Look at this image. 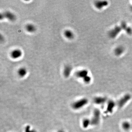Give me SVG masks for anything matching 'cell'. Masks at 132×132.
Masks as SVG:
<instances>
[{
	"label": "cell",
	"mask_w": 132,
	"mask_h": 132,
	"mask_svg": "<svg viewBox=\"0 0 132 132\" xmlns=\"http://www.w3.org/2000/svg\"><path fill=\"white\" fill-rule=\"evenodd\" d=\"M101 118L100 111L98 109H95L93 112V116L91 120V125L96 126L100 123Z\"/></svg>",
	"instance_id": "obj_1"
},
{
	"label": "cell",
	"mask_w": 132,
	"mask_h": 132,
	"mask_svg": "<svg viewBox=\"0 0 132 132\" xmlns=\"http://www.w3.org/2000/svg\"><path fill=\"white\" fill-rule=\"evenodd\" d=\"M88 100L87 98H83L73 103L72 107L73 109L78 110L86 105L88 103Z\"/></svg>",
	"instance_id": "obj_2"
},
{
	"label": "cell",
	"mask_w": 132,
	"mask_h": 132,
	"mask_svg": "<svg viewBox=\"0 0 132 132\" xmlns=\"http://www.w3.org/2000/svg\"><path fill=\"white\" fill-rule=\"evenodd\" d=\"M131 99V96L129 94H126L124 96L118 101L117 102L118 107L119 108L123 107Z\"/></svg>",
	"instance_id": "obj_3"
},
{
	"label": "cell",
	"mask_w": 132,
	"mask_h": 132,
	"mask_svg": "<svg viewBox=\"0 0 132 132\" xmlns=\"http://www.w3.org/2000/svg\"><path fill=\"white\" fill-rule=\"evenodd\" d=\"M116 103L114 101L110 100L107 102V108L105 111L106 113H111L116 107Z\"/></svg>",
	"instance_id": "obj_4"
},
{
	"label": "cell",
	"mask_w": 132,
	"mask_h": 132,
	"mask_svg": "<svg viewBox=\"0 0 132 132\" xmlns=\"http://www.w3.org/2000/svg\"><path fill=\"white\" fill-rule=\"evenodd\" d=\"M22 54L21 50L19 49H15L11 52L10 56L13 59H17L21 57Z\"/></svg>",
	"instance_id": "obj_5"
},
{
	"label": "cell",
	"mask_w": 132,
	"mask_h": 132,
	"mask_svg": "<svg viewBox=\"0 0 132 132\" xmlns=\"http://www.w3.org/2000/svg\"><path fill=\"white\" fill-rule=\"evenodd\" d=\"M5 18H6L11 21H15L16 19V16L15 14L10 11H5L3 13Z\"/></svg>",
	"instance_id": "obj_6"
},
{
	"label": "cell",
	"mask_w": 132,
	"mask_h": 132,
	"mask_svg": "<svg viewBox=\"0 0 132 132\" xmlns=\"http://www.w3.org/2000/svg\"><path fill=\"white\" fill-rule=\"evenodd\" d=\"M107 100V97L105 96H97L94 99V102L96 104L102 105L106 103Z\"/></svg>",
	"instance_id": "obj_7"
},
{
	"label": "cell",
	"mask_w": 132,
	"mask_h": 132,
	"mask_svg": "<svg viewBox=\"0 0 132 132\" xmlns=\"http://www.w3.org/2000/svg\"><path fill=\"white\" fill-rule=\"evenodd\" d=\"M72 70V67L71 65H67L65 66L63 71V74L65 77H69L71 74Z\"/></svg>",
	"instance_id": "obj_8"
},
{
	"label": "cell",
	"mask_w": 132,
	"mask_h": 132,
	"mask_svg": "<svg viewBox=\"0 0 132 132\" xmlns=\"http://www.w3.org/2000/svg\"><path fill=\"white\" fill-rule=\"evenodd\" d=\"M88 75V72L85 69L81 70L77 72L76 76L80 78H83Z\"/></svg>",
	"instance_id": "obj_9"
},
{
	"label": "cell",
	"mask_w": 132,
	"mask_h": 132,
	"mask_svg": "<svg viewBox=\"0 0 132 132\" xmlns=\"http://www.w3.org/2000/svg\"><path fill=\"white\" fill-rule=\"evenodd\" d=\"M65 36L68 39H73L74 38V35L73 33L70 30H66L64 33Z\"/></svg>",
	"instance_id": "obj_10"
},
{
	"label": "cell",
	"mask_w": 132,
	"mask_h": 132,
	"mask_svg": "<svg viewBox=\"0 0 132 132\" xmlns=\"http://www.w3.org/2000/svg\"><path fill=\"white\" fill-rule=\"evenodd\" d=\"M122 126L123 129L126 131H128L131 128V124L127 121L122 122Z\"/></svg>",
	"instance_id": "obj_11"
},
{
	"label": "cell",
	"mask_w": 132,
	"mask_h": 132,
	"mask_svg": "<svg viewBox=\"0 0 132 132\" xmlns=\"http://www.w3.org/2000/svg\"><path fill=\"white\" fill-rule=\"evenodd\" d=\"M27 70L25 68L22 67L18 69V73L20 76L21 77H24L27 74Z\"/></svg>",
	"instance_id": "obj_12"
},
{
	"label": "cell",
	"mask_w": 132,
	"mask_h": 132,
	"mask_svg": "<svg viewBox=\"0 0 132 132\" xmlns=\"http://www.w3.org/2000/svg\"><path fill=\"white\" fill-rule=\"evenodd\" d=\"M26 30L29 32L33 33L36 31V28L35 26L33 24H28L26 26Z\"/></svg>",
	"instance_id": "obj_13"
},
{
	"label": "cell",
	"mask_w": 132,
	"mask_h": 132,
	"mask_svg": "<svg viewBox=\"0 0 132 132\" xmlns=\"http://www.w3.org/2000/svg\"><path fill=\"white\" fill-rule=\"evenodd\" d=\"M82 125L84 128H86L91 125V120L88 119H84L82 122Z\"/></svg>",
	"instance_id": "obj_14"
},
{
	"label": "cell",
	"mask_w": 132,
	"mask_h": 132,
	"mask_svg": "<svg viewBox=\"0 0 132 132\" xmlns=\"http://www.w3.org/2000/svg\"><path fill=\"white\" fill-rule=\"evenodd\" d=\"M123 51V49L122 47H118L116 49L115 53L117 55H119L121 54Z\"/></svg>",
	"instance_id": "obj_15"
},
{
	"label": "cell",
	"mask_w": 132,
	"mask_h": 132,
	"mask_svg": "<svg viewBox=\"0 0 132 132\" xmlns=\"http://www.w3.org/2000/svg\"><path fill=\"white\" fill-rule=\"evenodd\" d=\"M83 80L84 81L85 83H88L91 81V77L90 76L88 75L87 76L84 78Z\"/></svg>",
	"instance_id": "obj_16"
},
{
	"label": "cell",
	"mask_w": 132,
	"mask_h": 132,
	"mask_svg": "<svg viewBox=\"0 0 132 132\" xmlns=\"http://www.w3.org/2000/svg\"><path fill=\"white\" fill-rule=\"evenodd\" d=\"M25 132H37L35 130H31L30 126H27L26 127L25 130Z\"/></svg>",
	"instance_id": "obj_17"
},
{
	"label": "cell",
	"mask_w": 132,
	"mask_h": 132,
	"mask_svg": "<svg viewBox=\"0 0 132 132\" xmlns=\"http://www.w3.org/2000/svg\"><path fill=\"white\" fill-rule=\"evenodd\" d=\"M0 18L1 20L4 19V18H5L3 13H1L0 14Z\"/></svg>",
	"instance_id": "obj_18"
},
{
	"label": "cell",
	"mask_w": 132,
	"mask_h": 132,
	"mask_svg": "<svg viewBox=\"0 0 132 132\" xmlns=\"http://www.w3.org/2000/svg\"><path fill=\"white\" fill-rule=\"evenodd\" d=\"M58 132H65L63 130H61L59 131Z\"/></svg>",
	"instance_id": "obj_19"
},
{
	"label": "cell",
	"mask_w": 132,
	"mask_h": 132,
	"mask_svg": "<svg viewBox=\"0 0 132 132\" xmlns=\"http://www.w3.org/2000/svg\"><path fill=\"white\" fill-rule=\"evenodd\" d=\"M131 128H132V123L131 124Z\"/></svg>",
	"instance_id": "obj_20"
}]
</instances>
